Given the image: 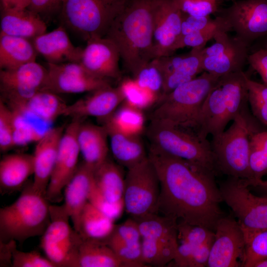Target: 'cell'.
Masks as SVG:
<instances>
[{
	"instance_id": "cell-34",
	"label": "cell",
	"mask_w": 267,
	"mask_h": 267,
	"mask_svg": "<svg viewBox=\"0 0 267 267\" xmlns=\"http://www.w3.org/2000/svg\"><path fill=\"white\" fill-rule=\"evenodd\" d=\"M78 267H123V263L106 243L83 239L78 260Z\"/></svg>"
},
{
	"instance_id": "cell-31",
	"label": "cell",
	"mask_w": 267,
	"mask_h": 267,
	"mask_svg": "<svg viewBox=\"0 0 267 267\" xmlns=\"http://www.w3.org/2000/svg\"><path fill=\"white\" fill-rule=\"evenodd\" d=\"M93 178L96 186L109 202L124 201L125 178L116 163L108 158L93 171Z\"/></svg>"
},
{
	"instance_id": "cell-45",
	"label": "cell",
	"mask_w": 267,
	"mask_h": 267,
	"mask_svg": "<svg viewBox=\"0 0 267 267\" xmlns=\"http://www.w3.org/2000/svg\"><path fill=\"white\" fill-rule=\"evenodd\" d=\"M107 245L112 249L125 267H147L143 261L140 241L131 244L110 243Z\"/></svg>"
},
{
	"instance_id": "cell-46",
	"label": "cell",
	"mask_w": 267,
	"mask_h": 267,
	"mask_svg": "<svg viewBox=\"0 0 267 267\" xmlns=\"http://www.w3.org/2000/svg\"><path fill=\"white\" fill-rule=\"evenodd\" d=\"M141 235L135 220L132 217L115 227L105 243L131 244L140 241Z\"/></svg>"
},
{
	"instance_id": "cell-25",
	"label": "cell",
	"mask_w": 267,
	"mask_h": 267,
	"mask_svg": "<svg viewBox=\"0 0 267 267\" xmlns=\"http://www.w3.org/2000/svg\"><path fill=\"white\" fill-rule=\"evenodd\" d=\"M108 134L105 127L82 122L77 139L83 163L94 171L108 158Z\"/></svg>"
},
{
	"instance_id": "cell-50",
	"label": "cell",
	"mask_w": 267,
	"mask_h": 267,
	"mask_svg": "<svg viewBox=\"0 0 267 267\" xmlns=\"http://www.w3.org/2000/svg\"><path fill=\"white\" fill-rule=\"evenodd\" d=\"M217 17L212 18L208 16H192L182 13L181 36L200 31L214 25Z\"/></svg>"
},
{
	"instance_id": "cell-53",
	"label": "cell",
	"mask_w": 267,
	"mask_h": 267,
	"mask_svg": "<svg viewBox=\"0 0 267 267\" xmlns=\"http://www.w3.org/2000/svg\"><path fill=\"white\" fill-rule=\"evenodd\" d=\"M16 248H17L16 241L0 242V267H12V255Z\"/></svg>"
},
{
	"instance_id": "cell-37",
	"label": "cell",
	"mask_w": 267,
	"mask_h": 267,
	"mask_svg": "<svg viewBox=\"0 0 267 267\" xmlns=\"http://www.w3.org/2000/svg\"><path fill=\"white\" fill-rule=\"evenodd\" d=\"M245 248L241 261L242 267H256L267 259V228L252 230L241 227Z\"/></svg>"
},
{
	"instance_id": "cell-30",
	"label": "cell",
	"mask_w": 267,
	"mask_h": 267,
	"mask_svg": "<svg viewBox=\"0 0 267 267\" xmlns=\"http://www.w3.org/2000/svg\"><path fill=\"white\" fill-rule=\"evenodd\" d=\"M133 218L137 223L142 238L165 244L179 245L177 221L159 214H148Z\"/></svg>"
},
{
	"instance_id": "cell-13",
	"label": "cell",
	"mask_w": 267,
	"mask_h": 267,
	"mask_svg": "<svg viewBox=\"0 0 267 267\" xmlns=\"http://www.w3.org/2000/svg\"><path fill=\"white\" fill-rule=\"evenodd\" d=\"M219 15L248 47L257 39L267 37V0L235 1Z\"/></svg>"
},
{
	"instance_id": "cell-56",
	"label": "cell",
	"mask_w": 267,
	"mask_h": 267,
	"mask_svg": "<svg viewBox=\"0 0 267 267\" xmlns=\"http://www.w3.org/2000/svg\"><path fill=\"white\" fill-rule=\"evenodd\" d=\"M256 267H267V259L259 263Z\"/></svg>"
},
{
	"instance_id": "cell-58",
	"label": "cell",
	"mask_w": 267,
	"mask_h": 267,
	"mask_svg": "<svg viewBox=\"0 0 267 267\" xmlns=\"http://www.w3.org/2000/svg\"><path fill=\"white\" fill-rule=\"evenodd\" d=\"M216 0L218 1L219 0ZM230 0L232 1V2H234L235 1V0Z\"/></svg>"
},
{
	"instance_id": "cell-9",
	"label": "cell",
	"mask_w": 267,
	"mask_h": 267,
	"mask_svg": "<svg viewBox=\"0 0 267 267\" xmlns=\"http://www.w3.org/2000/svg\"><path fill=\"white\" fill-rule=\"evenodd\" d=\"M50 222L41 236L40 247L55 267H78L83 238L69 223L63 206L50 205Z\"/></svg>"
},
{
	"instance_id": "cell-52",
	"label": "cell",
	"mask_w": 267,
	"mask_h": 267,
	"mask_svg": "<svg viewBox=\"0 0 267 267\" xmlns=\"http://www.w3.org/2000/svg\"><path fill=\"white\" fill-rule=\"evenodd\" d=\"M60 7L59 0H31L28 8L41 16L56 11H59Z\"/></svg>"
},
{
	"instance_id": "cell-5",
	"label": "cell",
	"mask_w": 267,
	"mask_h": 267,
	"mask_svg": "<svg viewBox=\"0 0 267 267\" xmlns=\"http://www.w3.org/2000/svg\"><path fill=\"white\" fill-rule=\"evenodd\" d=\"M220 77L205 71L163 96L151 120L193 131L203 104Z\"/></svg>"
},
{
	"instance_id": "cell-18",
	"label": "cell",
	"mask_w": 267,
	"mask_h": 267,
	"mask_svg": "<svg viewBox=\"0 0 267 267\" xmlns=\"http://www.w3.org/2000/svg\"><path fill=\"white\" fill-rule=\"evenodd\" d=\"M182 13L172 0H159L154 20V58L173 55L181 36Z\"/></svg>"
},
{
	"instance_id": "cell-4",
	"label": "cell",
	"mask_w": 267,
	"mask_h": 267,
	"mask_svg": "<svg viewBox=\"0 0 267 267\" xmlns=\"http://www.w3.org/2000/svg\"><path fill=\"white\" fill-rule=\"evenodd\" d=\"M50 205L45 196L27 183L18 198L0 209V242L20 243L42 236L50 222Z\"/></svg>"
},
{
	"instance_id": "cell-15",
	"label": "cell",
	"mask_w": 267,
	"mask_h": 267,
	"mask_svg": "<svg viewBox=\"0 0 267 267\" xmlns=\"http://www.w3.org/2000/svg\"><path fill=\"white\" fill-rule=\"evenodd\" d=\"M83 121L72 119L65 128L45 194L48 202L58 203L62 200V192L77 170L80 151L77 134L80 125Z\"/></svg>"
},
{
	"instance_id": "cell-17",
	"label": "cell",
	"mask_w": 267,
	"mask_h": 267,
	"mask_svg": "<svg viewBox=\"0 0 267 267\" xmlns=\"http://www.w3.org/2000/svg\"><path fill=\"white\" fill-rule=\"evenodd\" d=\"M245 248L244 234L238 222L224 216L217 222L207 267H239Z\"/></svg>"
},
{
	"instance_id": "cell-29",
	"label": "cell",
	"mask_w": 267,
	"mask_h": 267,
	"mask_svg": "<svg viewBox=\"0 0 267 267\" xmlns=\"http://www.w3.org/2000/svg\"><path fill=\"white\" fill-rule=\"evenodd\" d=\"M38 53L32 40L0 33V68L11 69L36 61Z\"/></svg>"
},
{
	"instance_id": "cell-59",
	"label": "cell",
	"mask_w": 267,
	"mask_h": 267,
	"mask_svg": "<svg viewBox=\"0 0 267 267\" xmlns=\"http://www.w3.org/2000/svg\"><path fill=\"white\" fill-rule=\"evenodd\" d=\"M61 0H59V1H60V4H61Z\"/></svg>"
},
{
	"instance_id": "cell-20",
	"label": "cell",
	"mask_w": 267,
	"mask_h": 267,
	"mask_svg": "<svg viewBox=\"0 0 267 267\" xmlns=\"http://www.w3.org/2000/svg\"><path fill=\"white\" fill-rule=\"evenodd\" d=\"M90 93L67 105L62 116L83 120L93 117L102 121L110 117L124 101L119 86L114 88L110 85Z\"/></svg>"
},
{
	"instance_id": "cell-6",
	"label": "cell",
	"mask_w": 267,
	"mask_h": 267,
	"mask_svg": "<svg viewBox=\"0 0 267 267\" xmlns=\"http://www.w3.org/2000/svg\"><path fill=\"white\" fill-rule=\"evenodd\" d=\"M146 135L150 147L185 160L215 176L219 174L210 142L193 131L151 120Z\"/></svg>"
},
{
	"instance_id": "cell-28",
	"label": "cell",
	"mask_w": 267,
	"mask_h": 267,
	"mask_svg": "<svg viewBox=\"0 0 267 267\" xmlns=\"http://www.w3.org/2000/svg\"><path fill=\"white\" fill-rule=\"evenodd\" d=\"M106 129L111 151L119 165L128 170L148 158L140 136L129 135L112 129Z\"/></svg>"
},
{
	"instance_id": "cell-27",
	"label": "cell",
	"mask_w": 267,
	"mask_h": 267,
	"mask_svg": "<svg viewBox=\"0 0 267 267\" xmlns=\"http://www.w3.org/2000/svg\"><path fill=\"white\" fill-rule=\"evenodd\" d=\"M0 11V33L32 40L46 32L41 16L28 8Z\"/></svg>"
},
{
	"instance_id": "cell-21",
	"label": "cell",
	"mask_w": 267,
	"mask_h": 267,
	"mask_svg": "<svg viewBox=\"0 0 267 267\" xmlns=\"http://www.w3.org/2000/svg\"><path fill=\"white\" fill-rule=\"evenodd\" d=\"M66 127L62 125L45 132L37 141L33 154L34 161L33 187L35 191L44 196Z\"/></svg>"
},
{
	"instance_id": "cell-2",
	"label": "cell",
	"mask_w": 267,
	"mask_h": 267,
	"mask_svg": "<svg viewBox=\"0 0 267 267\" xmlns=\"http://www.w3.org/2000/svg\"><path fill=\"white\" fill-rule=\"evenodd\" d=\"M159 0H126L105 37L117 46L124 68L133 78L154 59L152 41Z\"/></svg>"
},
{
	"instance_id": "cell-11",
	"label": "cell",
	"mask_w": 267,
	"mask_h": 267,
	"mask_svg": "<svg viewBox=\"0 0 267 267\" xmlns=\"http://www.w3.org/2000/svg\"><path fill=\"white\" fill-rule=\"evenodd\" d=\"M223 200L243 228H267V197L253 194L244 179L228 177L219 186Z\"/></svg>"
},
{
	"instance_id": "cell-3",
	"label": "cell",
	"mask_w": 267,
	"mask_h": 267,
	"mask_svg": "<svg viewBox=\"0 0 267 267\" xmlns=\"http://www.w3.org/2000/svg\"><path fill=\"white\" fill-rule=\"evenodd\" d=\"M247 75L243 71L220 77L208 93L193 131L207 139L223 132L228 123L247 112Z\"/></svg>"
},
{
	"instance_id": "cell-55",
	"label": "cell",
	"mask_w": 267,
	"mask_h": 267,
	"mask_svg": "<svg viewBox=\"0 0 267 267\" xmlns=\"http://www.w3.org/2000/svg\"><path fill=\"white\" fill-rule=\"evenodd\" d=\"M255 187H259L267 192V179L266 180H262Z\"/></svg>"
},
{
	"instance_id": "cell-42",
	"label": "cell",
	"mask_w": 267,
	"mask_h": 267,
	"mask_svg": "<svg viewBox=\"0 0 267 267\" xmlns=\"http://www.w3.org/2000/svg\"><path fill=\"white\" fill-rule=\"evenodd\" d=\"M248 101L253 115L267 126V86L255 81L247 76Z\"/></svg>"
},
{
	"instance_id": "cell-57",
	"label": "cell",
	"mask_w": 267,
	"mask_h": 267,
	"mask_svg": "<svg viewBox=\"0 0 267 267\" xmlns=\"http://www.w3.org/2000/svg\"><path fill=\"white\" fill-rule=\"evenodd\" d=\"M265 48H267V41H266V44H265Z\"/></svg>"
},
{
	"instance_id": "cell-23",
	"label": "cell",
	"mask_w": 267,
	"mask_h": 267,
	"mask_svg": "<svg viewBox=\"0 0 267 267\" xmlns=\"http://www.w3.org/2000/svg\"><path fill=\"white\" fill-rule=\"evenodd\" d=\"M32 42L38 53L47 63L80 62L83 48L73 44L66 28L62 25L50 32L37 36Z\"/></svg>"
},
{
	"instance_id": "cell-7",
	"label": "cell",
	"mask_w": 267,
	"mask_h": 267,
	"mask_svg": "<svg viewBox=\"0 0 267 267\" xmlns=\"http://www.w3.org/2000/svg\"><path fill=\"white\" fill-rule=\"evenodd\" d=\"M232 121L228 129L212 136L211 146L219 173L245 179L247 183L251 179L250 138L259 130L247 112L238 115Z\"/></svg>"
},
{
	"instance_id": "cell-1",
	"label": "cell",
	"mask_w": 267,
	"mask_h": 267,
	"mask_svg": "<svg viewBox=\"0 0 267 267\" xmlns=\"http://www.w3.org/2000/svg\"><path fill=\"white\" fill-rule=\"evenodd\" d=\"M148 157L160 181L157 214L214 231L218 221L225 216L216 176L150 147Z\"/></svg>"
},
{
	"instance_id": "cell-26",
	"label": "cell",
	"mask_w": 267,
	"mask_h": 267,
	"mask_svg": "<svg viewBox=\"0 0 267 267\" xmlns=\"http://www.w3.org/2000/svg\"><path fill=\"white\" fill-rule=\"evenodd\" d=\"M34 173L33 154L14 153L4 156L0 161L1 193H11L22 189Z\"/></svg>"
},
{
	"instance_id": "cell-33",
	"label": "cell",
	"mask_w": 267,
	"mask_h": 267,
	"mask_svg": "<svg viewBox=\"0 0 267 267\" xmlns=\"http://www.w3.org/2000/svg\"><path fill=\"white\" fill-rule=\"evenodd\" d=\"M67 105L58 94L40 90L26 101L19 114H15L21 117L29 113L41 120L51 122L63 115Z\"/></svg>"
},
{
	"instance_id": "cell-16",
	"label": "cell",
	"mask_w": 267,
	"mask_h": 267,
	"mask_svg": "<svg viewBox=\"0 0 267 267\" xmlns=\"http://www.w3.org/2000/svg\"><path fill=\"white\" fill-rule=\"evenodd\" d=\"M47 77L43 89L57 94L92 92L110 86V81L96 77L78 62L47 63Z\"/></svg>"
},
{
	"instance_id": "cell-22",
	"label": "cell",
	"mask_w": 267,
	"mask_h": 267,
	"mask_svg": "<svg viewBox=\"0 0 267 267\" xmlns=\"http://www.w3.org/2000/svg\"><path fill=\"white\" fill-rule=\"evenodd\" d=\"M202 49L192 48L185 54L156 58L164 75L162 97L204 72Z\"/></svg>"
},
{
	"instance_id": "cell-19",
	"label": "cell",
	"mask_w": 267,
	"mask_h": 267,
	"mask_svg": "<svg viewBox=\"0 0 267 267\" xmlns=\"http://www.w3.org/2000/svg\"><path fill=\"white\" fill-rule=\"evenodd\" d=\"M80 63L92 75L104 80L121 77V57L115 44L106 37H92L87 41Z\"/></svg>"
},
{
	"instance_id": "cell-38",
	"label": "cell",
	"mask_w": 267,
	"mask_h": 267,
	"mask_svg": "<svg viewBox=\"0 0 267 267\" xmlns=\"http://www.w3.org/2000/svg\"><path fill=\"white\" fill-rule=\"evenodd\" d=\"M119 86L124 96V102L142 111L159 101L157 95L140 87L133 78L124 79Z\"/></svg>"
},
{
	"instance_id": "cell-54",
	"label": "cell",
	"mask_w": 267,
	"mask_h": 267,
	"mask_svg": "<svg viewBox=\"0 0 267 267\" xmlns=\"http://www.w3.org/2000/svg\"><path fill=\"white\" fill-rule=\"evenodd\" d=\"M0 9H22L28 8L31 0H0Z\"/></svg>"
},
{
	"instance_id": "cell-47",
	"label": "cell",
	"mask_w": 267,
	"mask_h": 267,
	"mask_svg": "<svg viewBox=\"0 0 267 267\" xmlns=\"http://www.w3.org/2000/svg\"><path fill=\"white\" fill-rule=\"evenodd\" d=\"M182 13L192 16H208L218 11L216 0H172Z\"/></svg>"
},
{
	"instance_id": "cell-32",
	"label": "cell",
	"mask_w": 267,
	"mask_h": 267,
	"mask_svg": "<svg viewBox=\"0 0 267 267\" xmlns=\"http://www.w3.org/2000/svg\"><path fill=\"white\" fill-rule=\"evenodd\" d=\"M115 226L114 220L88 202L81 215L77 231L83 239L105 243Z\"/></svg>"
},
{
	"instance_id": "cell-40",
	"label": "cell",
	"mask_w": 267,
	"mask_h": 267,
	"mask_svg": "<svg viewBox=\"0 0 267 267\" xmlns=\"http://www.w3.org/2000/svg\"><path fill=\"white\" fill-rule=\"evenodd\" d=\"M217 17V22L211 26L203 30L181 36L176 45V50L186 46L191 47L192 48L203 49L205 47L207 43L214 39L218 32L225 31L228 33L231 31L225 20L220 15Z\"/></svg>"
},
{
	"instance_id": "cell-8",
	"label": "cell",
	"mask_w": 267,
	"mask_h": 267,
	"mask_svg": "<svg viewBox=\"0 0 267 267\" xmlns=\"http://www.w3.org/2000/svg\"><path fill=\"white\" fill-rule=\"evenodd\" d=\"M126 0H62L59 14L63 25L86 41L105 37Z\"/></svg>"
},
{
	"instance_id": "cell-48",
	"label": "cell",
	"mask_w": 267,
	"mask_h": 267,
	"mask_svg": "<svg viewBox=\"0 0 267 267\" xmlns=\"http://www.w3.org/2000/svg\"><path fill=\"white\" fill-rule=\"evenodd\" d=\"M89 202L114 221L121 216L125 209L124 201L117 203H112L106 199L96 186L94 181Z\"/></svg>"
},
{
	"instance_id": "cell-44",
	"label": "cell",
	"mask_w": 267,
	"mask_h": 267,
	"mask_svg": "<svg viewBox=\"0 0 267 267\" xmlns=\"http://www.w3.org/2000/svg\"><path fill=\"white\" fill-rule=\"evenodd\" d=\"M178 237L181 242L199 245L214 241V231L199 225L178 222Z\"/></svg>"
},
{
	"instance_id": "cell-36",
	"label": "cell",
	"mask_w": 267,
	"mask_h": 267,
	"mask_svg": "<svg viewBox=\"0 0 267 267\" xmlns=\"http://www.w3.org/2000/svg\"><path fill=\"white\" fill-rule=\"evenodd\" d=\"M249 167L251 179L246 184L256 186L267 175V131H258L250 138Z\"/></svg>"
},
{
	"instance_id": "cell-49",
	"label": "cell",
	"mask_w": 267,
	"mask_h": 267,
	"mask_svg": "<svg viewBox=\"0 0 267 267\" xmlns=\"http://www.w3.org/2000/svg\"><path fill=\"white\" fill-rule=\"evenodd\" d=\"M12 267H55L46 257L38 252H24L16 248L13 253Z\"/></svg>"
},
{
	"instance_id": "cell-24",
	"label": "cell",
	"mask_w": 267,
	"mask_h": 267,
	"mask_svg": "<svg viewBox=\"0 0 267 267\" xmlns=\"http://www.w3.org/2000/svg\"><path fill=\"white\" fill-rule=\"evenodd\" d=\"M93 171L82 162L64 189L62 205L77 231L81 215L89 202L94 181Z\"/></svg>"
},
{
	"instance_id": "cell-10",
	"label": "cell",
	"mask_w": 267,
	"mask_h": 267,
	"mask_svg": "<svg viewBox=\"0 0 267 267\" xmlns=\"http://www.w3.org/2000/svg\"><path fill=\"white\" fill-rule=\"evenodd\" d=\"M160 192L156 170L148 158L128 170L125 178V209L132 218L157 214Z\"/></svg>"
},
{
	"instance_id": "cell-39",
	"label": "cell",
	"mask_w": 267,
	"mask_h": 267,
	"mask_svg": "<svg viewBox=\"0 0 267 267\" xmlns=\"http://www.w3.org/2000/svg\"><path fill=\"white\" fill-rule=\"evenodd\" d=\"M178 248V247L142 238L141 251L143 261L146 265L164 267L173 261Z\"/></svg>"
},
{
	"instance_id": "cell-43",
	"label": "cell",
	"mask_w": 267,
	"mask_h": 267,
	"mask_svg": "<svg viewBox=\"0 0 267 267\" xmlns=\"http://www.w3.org/2000/svg\"><path fill=\"white\" fill-rule=\"evenodd\" d=\"M15 115L13 111L0 99V150L6 152L15 145Z\"/></svg>"
},
{
	"instance_id": "cell-14",
	"label": "cell",
	"mask_w": 267,
	"mask_h": 267,
	"mask_svg": "<svg viewBox=\"0 0 267 267\" xmlns=\"http://www.w3.org/2000/svg\"><path fill=\"white\" fill-rule=\"evenodd\" d=\"M214 39L213 44L201 50L203 71L217 77L243 71L249 47L225 31L218 32Z\"/></svg>"
},
{
	"instance_id": "cell-35",
	"label": "cell",
	"mask_w": 267,
	"mask_h": 267,
	"mask_svg": "<svg viewBox=\"0 0 267 267\" xmlns=\"http://www.w3.org/2000/svg\"><path fill=\"white\" fill-rule=\"evenodd\" d=\"M102 122L106 128L129 135L140 136L145 126L142 111L124 102L110 117Z\"/></svg>"
},
{
	"instance_id": "cell-51",
	"label": "cell",
	"mask_w": 267,
	"mask_h": 267,
	"mask_svg": "<svg viewBox=\"0 0 267 267\" xmlns=\"http://www.w3.org/2000/svg\"><path fill=\"white\" fill-rule=\"evenodd\" d=\"M247 62L259 74L263 83L267 86V48H261L249 53Z\"/></svg>"
},
{
	"instance_id": "cell-41",
	"label": "cell",
	"mask_w": 267,
	"mask_h": 267,
	"mask_svg": "<svg viewBox=\"0 0 267 267\" xmlns=\"http://www.w3.org/2000/svg\"><path fill=\"white\" fill-rule=\"evenodd\" d=\"M133 78L140 87L157 95L160 100L163 94L164 75L156 58L140 69Z\"/></svg>"
},
{
	"instance_id": "cell-12",
	"label": "cell",
	"mask_w": 267,
	"mask_h": 267,
	"mask_svg": "<svg viewBox=\"0 0 267 267\" xmlns=\"http://www.w3.org/2000/svg\"><path fill=\"white\" fill-rule=\"evenodd\" d=\"M47 69L36 61L11 69H0V99L17 114L26 101L41 90Z\"/></svg>"
}]
</instances>
